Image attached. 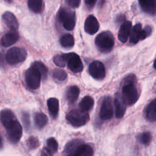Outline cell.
Returning <instances> with one entry per match:
<instances>
[{
	"instance_id": "1",
	"label": "cell",
	"mask_w": 156,
	"mask_h": 156,
	"mask_svg": "<svg viewBox=\"0 0 156 156\" xmlns=\"http://www.w3.org/2000/svg\"><path fill=\"white\" fill-rule=\"evenodd\" d=\"M95 44L101 52L107 53L113 49L115 44V38L110 31H104L97 35Z\"/></svg>"
},
{
	"instance_id": "2",
	"label": "cell",
	"mask_w": 156,
	"mask_h": 156,
	"mask_svg": "<svg viewBox=\"0 0 156 156\" xmlns=\"http://www.w3.org/2000/svg\"><path fill=\"white\" fill-rule=\"evenodd\" d=\"M66 119L73 126L79 127L86 124L90 119V116L87 112L81 109H74L66 114Z\"/></svg>"
},
{
	"instance_id": "3",
	"label": "cell",
	"mask_w": 156,
	"mask_h": 156,
	"mask_svg": "<svg viewBox=\"0 0 156 156\" xmlns=\"http://www.w3.org/2000/svg\"><path fill=\"white\" fill-rule=\"evenodd\" d=\"M27 51L24 48L13 47L10 48L5 54V60L10 65H16L25 60Z\"/></svg>"
},
{
	"instance_id": "4",
	"label": "cell",
	"mask_w": 156,
	"mask_h": 156,
	"mask_svg": "<svg viewBox=\"0 0 156 156\" xmlns=\"http://www.w3.org/2000/svg\"><path fill=\"white\" fill-rule=\"evenodd\" d=\"M58 19L63 27L68 30H73L76 24L75 13L68 9L61 8L58 12Z\"/></svg>"
},
{
	"instance_id": "5",
	"label": "cell",
	"mask_w": 156,
	"mask_h": 156,
	"mask_svg": "<svg viewBox=\"0 0 156 156\" xmlns=\"http://www.w3.org/2000/svg\"><path fill=\"white\" fill-rule=\"evenodd\" d=\"M135 83H125L122 88V99L127 105L134 104L138 99Z\"/></svg>"
},
{
	"instance_id": "6",
	"label": "cell",
	"mask_w": 156,
	"mask_h": 156,
	"mask_svg": "<svg viewBox=\"0 0 156 156\" xmlns=\"http://www.w3.org/2000/svg\"><path fill=\"white\" fill-rule=\"evenodd\" d=\"M4 128L5 129L7 138L10 142L14 144L20 141L22 136L23 129L17 119L10 122Z\"/></svg>"
},
{
	"instance_id": "7",
	"label": "cell",
	"mask_w": 156,
	"mask_h": 156,
	"mask_svg": "<svg viewBox=\"0 0 156 156\" xmlns=\"http://www.w3.org/2000/svg\"><path fill=\"white\" fill-rule=\"evenodd\" d=\"M42 76L39 70L30 66L25 73V81L28 88L32 90H36L40 85V81Z\"/></svg>"
},
{
	"instance_id": "8",
	"label": "cell",
	"mask_w": 156,
	"mask_h": 156,
	"mask_svg": "<svg viewBox=\"0 0 156 156\" xmlns=\"http://www.w3.org/2000/svg\"><path fill=\"white\" fill-rule=\"evenodd\" d=\"M68 68L74 73H80L83 70V65L80 57L74 52L66 53Z\"/></svg>"
},
{
	"instance_id": "9",
	"label": "cell",
	"mask_w": 156,
	"mask_h": 156,
	"mask_svg": "<svg viewBox=\"0 0 156 156\" xmlns=\"http://www.w3.org/2000/svg\"><path fill=\"white\" fill-rule=\"evenodd\" d=\"M113 107L112 98L110 96H106L104 98L101 104L99 113L100 118L104 121L109 120L113 117Z\"/></svg>"
},
{
	"instance_id": "10",
	"label": "cell",
	"mask_w": 156,
	"mask_h": 156,
	"mask_svg": "<svg viewBox=\"0 0 156 156\" xmlns=\"http://www.w3.org/2000/svg\"><path fill=\"white\" fill-rule=\"evenodd\" d=\"M88 72L94 79L97 80H102L105 76L104 65L99 60L93 61L90 63L88 67Z\"/></svg>"
},
{
	"instance_id": "11",
	"label": "cell",
	"mask_w": 156,
	"mask_h": 156,
	"mask_svg": "<svg viewBox=\"0 0 156 156\" xmlns=\"http://www.w3.org/2000/svg\"><path fill=\"white\" fill-rule=\"evenodd\" d=\"M99 29V24L98 20L93 15H89L85 21V31L90 35H93L98 31Z\"/></svg>"
},
{
	"instance_id": "12",
	"label": "cell",
	"mask_w": 156,
	"mask_h": 156,
	"mask_svg": "<svg viewBox=\"0 0 156 156\" xmlns=\"http://www.w3.org/2000/svg\"><path fill=\"white\" fill-rule=\"evenodd\" d=\"M132 23L129 21H126L121 25L118 32V39L122 43H126L130 35L132 30Z\"/></svg>"
},
{
	"instance_id": "13",
	"label": "cell",
	"mask_w": 156,
	"mask_h": 156,
	"mask_svg": "<svg viewBox=\"0 0 156 156\" xmlns=\"http://www.w3.org/2000/svg\"><path fill=\"white\" fill-rule=\"evenodd\" d=\"M2 20L6 26L12 30H16L18 28V23L15 16L10 12H5L2 15Z\"/></svg>"
},
{
	"instance_id": "14",
	"label": "cell",
	"mask_w": 156,
	"mask_h": 156,
	"mask_svg": "<svg viewBox=\"0 0 156 156\" xmlns=\"http://www.w3.org/2000/svg\"><path fill=\"white\" fill-rule=\"evenodd\" d=\"M19 39V35L15 30L5 34L1 38V43L4 47H9L15 43Z\"/></svg>"
},
{
	"instance_id": "15",
	"label": "cell",
	"mask_w": 156,
	"mask_h": 156,
	"mask_svg": "<svg viewBox=\"0 0 156 156\" xmlns=\"http://www.w3.org/2000/svg\"><path fill=\"white\" fill-rule=\"evenodd\" d=\"M141 9L146 13L154 15L156 13V0H138Z\"/></svg>"
},
{
	"instance_id": "16",
	"label": "cell",
	"mask_w": 156,
	"mask_h": 156,
	"mask_svg": "<svg viewBox=\"0 0 156 156\" xmlns=\"http://www.w3.org/2000/svg\"><path fill=\"white\" fill-rule=\"evenodd\" d=\"M47 105L50 115L52 118H56L59 110V101L55 98H51L47 101Z\"/></svg>"
},
{
	"instance_id": "17",
	"label": "cell",
	"mask_w": 156,
	"mask_h": 156,
	"mask_svg": "<svg viewBox=\"0 0 156 156\" xmlns=\"http://www.w3.org/2000/svg\"><path fill=\"white\" fill-rule=\"evenodd\" d=\"M115 108V116L117 118H121L125 114L126 110V104L122 99H119V97H116L114 100Z\"/></svg>"
},
{
	"instance_id": "18",
	"label": "cell",
	"mask_w": 156,
	"mask_h": 156,
	"mask_svg": "<svg viewBox=\"0 0 156 156\" xmlns=\"http://www.w3.org/2000/svg\"><path fill=\"white\" fill-rule=\"evenodd\" d=\"M94 154L93 147L88 144H80L73 155L76 156H91Z\"/></svg>"
},
{
	"instance_id": "19",
	"label": "cell",
	"mask_w": 156,
	"mask_h": 156,
	"mask_svg": "<svg viewBox=\"0 0 156 156\" xmlns=\"http://www.w3.org/2000/svg\"><path fill=\"white\" fill-rule=\"evenodd\" d=\"M142 26L140 23L136 24L132 29L130 35V42L136 44L139 40H141L142 34Z\"/></svg>"
},
{
	"instance_id": "20",
	"label": "cell",
	"mask_w": 156,
	"mask_h": 156,
	"mask_svg": "<svg viewBox=\"0 0 156 156\" xmlns=\"http://www.w3.org/2000/svg\"><path fill=\"white\" fill-rule=\"evenodd\" d=\"M16 118L14 113L9 109H3L1 112V121L4 127H5L10 122Z\"/></svg>"
},
{
	"instance_id": "21",
	"label": "cell",
	"mask_w": 156,
	"mask_h": 156,
	"mask_svg": "<svg viewBox=\"0 0 156 156\" xmlns=\"http://www.w3.org/2000/svg\"><path fill=\"white\" fill-rule=\"evenodd\" d=\"M144 112L147 120L151 122L156 121V105L153 101L146 106Z\"/></svg>"
},
{
	"instance_id": "22",
	"label": "cell",
	"mask_w": 156,
	"mask_h": 156,
	"mask_svg": "<svg viewBox=\"0 0 156 156\" xmlns=\"http://www.w3.org/2000/svg\"><path fill=\"white\" fill-rule=\"evenodd\" d=\"M80 93V89L77 85H73L69 87L66 91V96L68 101L70 103H74Z\"/></svg>"
},
{
	"instance_id": "23",
	"label": "cell",
	"mask_w": 156,
	"mask_h": 156,
	"mask_svg": "<svg viewBox=\"0 0 156 156\" xmlns=\"http://www.w3.org/2000/svg\"><path fill=\"white\" fill-rule=\"evenodd\" d=\"M94 101L93 98L90 96H85L80 101L79 103V107L81 110L85 112H89L94 106Z\"/></svg>"
},
{
	"instance_id": "24",
	"label": "cell",
	"mask_w": 156,
	"mask_h": 156,
	"mask_svg": "<svg viewBox=\"0 0 156 156\" xmlns=\"http://www.w3.org/2000/svg\"><path fill=\"white\" fill-rule=\"evenodd\" d=\"M82 143H83L82 141L79 139L73 140L69 141L65 146V147L64 149L65 153L69 155H73L77 148L78 147V146Z\"/></svg>"
},
{
	"instance_id": "25",
	"label": "cell",
	"mask_w": 156,
	"mask_h": 156,
	"mask_svg": "<svg viewBox=\"0 0 156 156\" xmlns=\"http://www.w3.org/2000/svg\"><path fill=\"white\" fill-rule=\"evenodd\" d=\"M27 5L33 13H40L43 10V0H27Z\"/></svg>"
},
{
	"instance_id": "26",
	"label": "cell",
	"mask_w": 156,
	"mask_h": 156,
	"mask_svg": "<svg viewBox=\"0 0 156 156\" xmlns=\"http://www.w3.org/2000/svg\"><path fill=\"white\" fill-rule=\"evenodd\" d=\"M60 43L63 48H71L74 45V37L69 34H64L60 38Z\"/></svg>"
},
{
	"instance_id": "27",
	"label": "cell",
	"mask_w": 156,
	"mask_h": 156,
	"mask_svg": "<svg viewBox=\"0 0 156 156\" xmlns=\"http://www.w3.org/2000/svg\"><path fill=\"white\" fill-rule=\"evenodd\" d=\"M34 121L36 126L38 129H42L47 124L48 118L45 114L41 112H38L35 115Z\"/></svg>"
},
{
	"instance_id": "28",
	"label": "cell",
	"mask_w": 156,
	"mask_h": 156,
	"mask_svg": "<svg viewBox=\"0 0 156 156\" xmlns=\"http://www.w3.org/2000/svg\"><path fill=\"white\" fill-rule=\"evenodd\" d=\"M136 139L141 144L147 146L150 144L151 141L152 136L149 132H145L138 135L136 136Z\"/></svg>"
},
{
	"instance_id": "29",
	"label": "cell",
	"mask_w": 156,
	"mask_h": 156,
	"mask_svg": "<svg viewBox=\"0 0 156 156\" xmlns=\"http://www.w3.org/2000/svg\"><path fill=\"white\" fill-rule=\"evenodd\" d=\"M31 66L37 68L39 70L43 78H44V79L46 78L48 70V68L43 62L40 61H35L32 63Z\"/></svg>"
},
{
	"instance_id": "30",
	"label": "cell",
	"mask_w": 156,
	"mask_h": 156,
	"mask_svg": "<svg viewBox=\"0 0 156 156\" xmlns=\"http://www.w3.org/2000/svg\"><path fill=\"white\" fill-rule=\"evenodd\" d=\"M52 76L58 81H64L67 78V73L60 68H56L52 72Z\"/></svg>"
},
{
	"instance_id": "31",
	"label": "cell",
	"mask_w": 156,
	"mask_h": 156,
	"mask_svg": "<svg viewBox=\"0 0 156 156\" xmlns=\"http://www.w3.org/2000/svg\"><path fill=\"white\" fill-rule=\"evenodd\" d=\"M58 143L57 140L51 137L48 139L47 140V149L52 154L55 153L58 150Z\"/></svg>"
},
{
	"instance_id": "32",
	"label": "cell",
	"mask_w": 156,
	"mask_h": 156,
	"mask_svg": "<svg viewBox=\"0 0 156 156\" xmlns=\"http://www.w3.org/2000/svg\"><path fill=\"white\" fill-rule=\"evenodd\" d=\"M53 62L54 63L59 67H64L66 62V54H58L54 57Z\"/></svg>"
},
{
	"instance_id": "33",
	"label": "cell",
	"mask_w": 156,
	"mask_h": 156,
	"mask_svg": "<svg viewBox=\"0 0 156 156\" xmlns=\"http://www.w3.org/2000/svg\"><path fill=\"white\" fill-rule=\"evenodd\" d=\"M26 144L30 149H35L38 147L40 143L37 138L32 136L27 140Z\"/></svg>"
},
{
	"instance_id": "34",
	"label": "cell",
	"mask_w": 156,
	"mask_h": 156,
	"mask_svg": "<svg viewBox=\"0 0 156 156\" xmlns=\"http://www.w3.org/2000/svg\"><path fill=\"white\" fill-rule=\"evenodd\" d=\"M22 121L23 122V124L26 127V129H27L30 126V119H29V115L26 112H23L22 113Z\"/></svg>"
},
{
	"instance_id": "35",
	"label": "cell",
	"mask_w": 156,
	"mask_h": 156,
	"mask_svg": "<svg viewBox=\"0 0 156 156\" xmlns=\"http://www.w3.org/2000/svg\"><path fill=\"white\" fill-rule=\"evenodd\" d=\"M65 2L69 7L72 8H77L80 5L81 0H66Z\"/></svg>"
},
{
	"instance_id": "36",
	"label": "cell",
	"mask_w": 156,
	"mask_h": 156,
	"mask_svg": "<svg viewBox=\"0 0 156 156\" xmlns=\"http://www.w3.org/2000/svg\"><path fill=\"white\" fill-rule=\"evenodd\" d=\"M85 4L88 7H93L94 4H96V2L97 0H85Z\"/></svg>"
},
{
	"instance_id": "37",
	"label": "cell",
	"mask_w": 156,
	"mask_h": 156,
	"mask_svg": "<svg viewBox=\"0 0 156 156\" xmlns=\"http://www.w3.org/2000/svg\"><path fill=\"white\" fill-rule=\"evenodd\" d=\"M42 155H51L52 154L49 151V150L47 149V147H45L43 149L41 152Z\"/></svg>"
},
{
	"instance_id": "38",
	"label": "cell",
	"mask_w": 156,
	"mask_h": 156,
	"mask_svg": "<svg viewBox=\"0 0 156 156\" xmlns=\"http://www.w3.org/2000/svg\"><path fill=\"white\" fill-rule=\"evenodd\" d=\"M124 19H125V16L123 15H121L120 16L117 17V21L118 23H121V22L123 21L124 20Z\"/></svg>"
},
{
	"instance_id": "39",
	"label": "cell",
	"mask_w": 156,
	"mask_h": 156,
	"mask_svg": "<svg viewBox=\"0 0 156 156\" xmlns=\"http://www.w3.org/2000/svg\"><path fill=\"white\" fill-rule=\"evenodd\" d=\"M104 2H105V0H99V5H103V4L104 3Z\"/></svg>"
},
{
	"instance_id": "40",
	"label": "cell",
	"mask_w": 156,
	"mask_h": 156,
	"mask_svg": "<svg viewBox=\"0 0 156 156\" xmlns=\"http://www.w3.org/2000/svg\"><path fill=\"white\" fill-rule=\"evenodd\" d=\"M154 68L156 69V58L155 59V60L154 62Z\"/></svg>"
},
{
	"instance_id": "41",
	"label": "cell",
	"mask_w": 156,
	"mask_h": 156,
	"mask_svg": "<svg viewBox=\"0 0 156 156\" xmlns=\"http://www.w3.org/2000/svg\"><path fill=\"white\" fill-rule=\"evenodd\" d=\"M4 1H5L7 3H11L12 2V0H4Z\"/></svg>"
},
{
	"instance_id": "42",
	"label": "cell",
	"mask_w": 156,
	"mask_h": 156,
	"mask_svg": "<svg viewBox=\"0 0 156 156\" xmlns=\"http://www.w3.org/2000/svg\"><path fill=\"white\" fill-rule=\"evenodd\" d=\"M153 101H154V103L155 104V105H156V98H155Z\"/></svg>"
}]
</instances>
